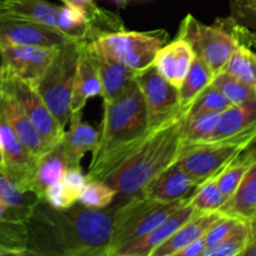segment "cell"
<instances>
[{"mask_svg": "<svg viewBox=\"0 0 256 256\" xmlns=\"http://www.w3.org/2000/svg\"><path fill=\"white\" fill-rule=\"evenodd\" d=\"M114 212L112 205L105 209L80 204L54 209L39 200L25 222L24 255L108 256Z\"/></svg>", "mask_w": 256, "mask_h": 256, "instance_id": "cell-1", "label": "cell"}, {"mask_svg": "<svg viewBox=\"0 0 256 256\" xmlns=\"http://www.w3.org/2000/svg\"><path fill=\"white\" fill-rule=\"evenodd\" d=\"M102 104V130L92 152L86 174L89 180L102 182L146 139L152 129L149 126L144 98L135 79L116 98Z\"/></svg>", "mask_w": 256, "mask_h": 256, "instance_id": "cell-2", "label": "cell"}, {"mask_svg": "<svg viewBox=\"0 0 256 256\" xmlns=\"http://www.w3.org/2000/svg\"><path fill=\"white\" fill-rule=\"evenodd\" d=\"M189 108H182L160 122L146 139L118 164L102 182L116 192L118 202L139 194L159 172L178 162L185 145L184 126Z\"/></svg>", "mask_w": 256, "mask_h": 256, "instance_id": "cell-3", "label": "cell"}, {"mask_svg": "<svg viewBox=\"0 0 256 256\" xmlns=\"http://www.w3.org/2000/svg\"><path fill=\"white\" fill-rule=\"evenodd\" d=\"M189 200L190 196L174 202H159L136 194L118 202L108 256H115L122 246L144 238Z\"/></svg>", "mask_w": 256, "mask_h": 256, "instance_id": "cell-4", "label": "cell"}, {"mask_svg": "<svg viewBox=\"0 0 256 256\" xmlns=\"http://www.w3.org/2000/svg\"><path fill=\"white\" fill-rule=\"evenodd\" d=\"M168 40L169 34L165 30L128 32L124 29L100 34L89 42V46L99 56L140 72L152 66L158 50Z\"/></svg>", "mask_w": 256, "mask_h": 256, "instance_id": "cell-5", "label": "cell"}, {"mask_svg": "<svg viewBox=\"0 0 256 256\" xmlns=\"http://www.w3.org/2000/svg\"><path fill=\"white\" fill-rule=\"evenodd\" d=\"M80 42H69L60 46L52 64L35 85L40 96L62 129H65L72 116L70 102Z\"/></svg>", "mask_w": 256, "mask_h": 256, "instance_id": "cell-6", "label": "cell"}, {"mask_svg": "<svg viewBox=\"0 0 256 256\" xmlns=\"http://www.w3.org/2000/svg\"><path fill=\"white\" fill-rule=\"evenodd\" d=\"M178 36L190 42L195 55L209 66L214 75L222 72L238 46L224 19H218L212 25H205L188 14L180 24Z\"/></svg>", "mask_w": 256, "mask_h": 256, "instance_id": "cell-7", "label": "cell"}, {"mask_svg": "<svg viewBox=\"0 0 256 256\" xmlns=\"http://www.w3.org/2000/svg\"><path fill=\"white\" fill-rule=\"evenodd\" d=\"M2 76V90L14 98L25 114L29 116L34 126L39 132L44 144L45 152L54 149L62 142L65 129H62L52 114L49 108L40 96L36 86L25 80L19 79L14 75L0 72Z\"/></svg>", "mask_w": 256, "mask_h": 256, "instance_id": "cell-8", "label": "cell"}, {"mask_svg": "<svg viewBox=\"0 0 256 256\" xmlns=\"http://www.w3.org/2000/svg\"><path fill=\"white\" fill-rule=\"evenodd\" d=\"M69 42L75 40L68 38L59 30L0 10V46L32 45L60 48Z\"/></svg>", "mask_w": 256, "mask_h": 256, "instance_id": "cell-9", "label": "cell"}, {"mask_svg": "<svg viewBox=\"0 0 256 256\" xmlns=\"http://www.w3.org/2000/svg\"><path fill=\"white\" fill-rule=\"evenodd\" d=\"M59 48L32 45H2L0 72L36 85L52 64Z\"/></svg>", "mask_w": 256, "mask_h": 256, "instance_id": "cell-10", "label": "cell"}, {"mask_svg": "<svg viewBox=\"0 0 256 256\" xmlns=\"http://www.w3.org/2000/svg\"><path fill=\"white\" fill-rule=\"evenodd\" d=\"M135 82L144 98L150 128L159 125L179 109V89L168 82L154 65L138 72Z\"/></svg>", "mask_w": 256, "mask_h": 256, "instance_id": "cell-11", "label": "cell"}, {"mask_svg": "<svg viewBox=\"0 0 256 256\" xmlns=\"http://www.w3.org/2000/svg\"><path fill=\"white\" fill-rule=\"evenodd\" d=\"M0 168L9 179L30 192L36 159L29 154L0 112Z\"/></svg>", "mask_w": 256, "mask_h": 256, "instance_id": "cell-12", "label": "cell"}, {"mask_svg": "<svg viewBox=\"0 0 256 256\" xmlns=\"http://www.w3.org/2000/svg\"><path fill=\"white\" fill-rule=\"evenodd\" d=\"M198 182L175 162L152 178L139 194L159 202H174L190 196Z\"/></svg>", "mask_w": 256, "mask_h": 256, "instance_id": "cell-13", "label": "cell"}, {"mask_svg": "<svg viewBox=\"0 0 256 256\" xmlns=\"http://www.w3.org/2000/svg\"><path fill=\"white\" fill-rule=\"evenodd\" d=\"M195 52L188 40L178 36L158 50L152 65L168 82L179 89L194 62Z\"/></svg>", "mask_w": 256, "mask_h": 256, "instance_id": "cell-14", "label": "cell"}, {"mask_svg": "<svg viewBox=\"0 0 256 256\" xmlns=\"http://www.w3.org/2000/svg\"><path fill=\"white\" fill-rule=\"evenodd\" d=\"M102 92L99 72L95 62V56L89 46V42H80L79 59L75 72L74 85H72L70 112H82L89 99L95 98Z\"/></svg>", "mask_w": 256, "mask_h": 256, "instance_id": "cell-15", "label": "cell"}, {"mask_svg": "<svg viewBox=\"0 0 256 256\" xmlns=\"http://www.w3.org/2000/svg\"><path fill=\"white\" fill-rule=\"evenodd\" d=\"M195 214L196 212L190 204L189 200L186 204L179 208L172 215H169L164 222H160L155 229H152L144 238L129 245H125L122 249L118 250L115 256H150L159 245L169 239L179 228L189 222Z\"/></svg>", "mask_w": 256, "mask_h": 256, "instance_id": "cell-16", "label": "cell"}, {"mask_svg": "<svg viewBox=\"0 0 256 256\" xmlns=\"http://www.w3.org/2000/svg\"><path fill=\"white\" fill-rule=\"evenodd\" d=\"M0 112L4 115L5 120L20 140L22 146L29 152L32 156L38 160L46 152L39 132L29 116L25 114L24 109L14 98L4 92H0Z\"/></svg>", "mask_w": 256, "mask_h": 256, "instance_id": "cell-17", "label": "cell"}, {"mask_svg": "<svg viewBox=\"0 0 256 256\" xmlns=\"http://www.w3.org/2000/svg\"><path fill=\"white\" fill-rule=\"evenodd\" d=\"M99 140V132L88 122H82V112L72 114L69 129L65 130L60 146L66 159L68 168H80V162L88 152L95 149Z\"/></svg>", "mask_w": 256, "mask_h": 256, "instance_id": "cell-18", "label": "cell"}, {"mask_svg": "<svg viewBox=\"0 0 256 256\" xmlns=\"http://www.w3.org/2000/svg\"><path fill=\"white\" fill-rule=\"evenodd\" d=\"M224 215L220 210L212 212H196L168 240L156 248L150 256H176L184 248L199 238L204 236L208 230Z\"/></svg>", "mask_w": 256, "mask_h": 256, "instance_id": "cell-19", "label": "cell"}, {"mask_svg": "<svg viewBox=\"0 0 256 256\" xmlns=\"http://www.w3.org/2000/svg\"><path fill=\"white\" fill-rule=\"evenodd\" d=\"M68 164L60 144L42 154L36 160L34 174L30 182V192L39 200L44 199L45 190L62 180Z\"/></svg>", "mask_w": 256, "mask_h": 256, "instance_id": "cell-20", "label": "cell"}, {"mask_svg": "<svg viewBox=\"0 0 256 256\" xmlns=\"http://www.w3.org/2000/svg\"><path fill=\"white\" fill-rule=\"evenodd\" d=\"M220 212L244 220L256 218V162L248 170L232 196L220 208Z\"/></svg>", "mask_w": 256, "mask_h": 256, "instance_id": "cell-21", "label": "cell"}, {"mask_svg": "<svg viewBox=\"0 0 256 256\" xmlns=\"http://www.w3.org/2000/svg\"><path fill=\"white\" fill-rule=\"evenodd\" d=\"M92 54H94L95 62H96L100 85H102L100 96L102 98V102H110L112 99L116 98L120 92H124L125 88L135 79L138 72L132 69H128L126 66L114 62V60L99 56L94 52Z\"/></svg>", "mask_w": 256, "mask_h": 256, "instance_id": "cell-22", "label": "cell"}, {"mask_svg": "<svg viewBox=\"0 0 256 256\" xmlns=\"http://www.w3.org/2000/svg\"><path fill=\"white\" fill-rule=\"evenodd\" d=\"M214 76V72L209 69V66L195 55L189 72L179 88L180 106L190 108L194 100L212 84Z\"/></svg>", "mask_w": 256, "mask_h": 256, "instance_id": "cell-23", "label": "cell"}, {"mask_svg": "<svg viewBox=\"0 0 256 256\" xmlns=\"http://www.w3.org/2000/svg\"><path fill=\"white\" fill-rule=\"evenodd\" d=\"M254 120H256V100L242 105H232L220 114L219 122L210 140H219L229 136Z\"/></svg>", "mask_w": 256, "mask_h": 256, "instance_id": "cell-24", "label": "cell"}, {"mask_svg": "<svg viewBox=\"0 0 256 256\" xmlns=\"http://www.w3.org/2000/svg\"><path fill=\"white\" fill-rule=\"evenodd\" d=\"M256 162V148L248 149L244 152L235 158L230 164H228L219 174L215 176L220 192H222L226 200L232 195V192L239 186L240 182L246 174L248 170Z\"/></svg>", "mask_w": 256, "mask_h": 256, "instance_id": "cell-25", "label": "cell"}, {"mask_svg": "<svg viewBox=\"0 0 256 256\" xmlns=\"http://www.w3.org/2000/svg\"><path fill=\"white\" fill-rule=\"evenodd\" d=\"M220 112H202L189 114L184 126V136L186 144L204 142L210 140L219 122Z\"/></svg>", "mask_w": 256, "mask_h": 256, "instance_id": "cell-26", "label": "cell"}, {"mask_svg": "<svg viewBox=\"0 0 256 256\" xmlns=\"http://www.w3.org/2000/svg\"><path fill=\"white\" fill-rule=\"evenodd\" d=\"M249 222L239 219L232 232L222 242L212 249L205 250L202 256H238L242 255L249 242Z\"/></svg>", "mask_w": 256, "mask_h": 256, "instance_id": "cell-27", "label": "cell"}, {"mask_svg": "<svg viewBox=\"0 0 256 256\" xmlns=\"http://www.w3.org/2000/svg\"><path fill=\"white\" fill-rule=\"evenodd\" d=\"M222 72H226V74L255 88L256 59L246 48L238 44Z\"/></svg>", "mask_w": 256, "mask_h": 256, "instance_id": "cell-28", "label": "cell"}, {"mask_svg": "<svg viewBox=\"0 0 256 256\" xmlns=\"http://www.w3.org/2000/svg\"><path fill=\"white\" fill-rule=\"evenodd\" d=\"M212 84L216 86L232 105H242L256 100V89L254 86L226 72H219L215 75Z\"/></svg>", "mask_w": 256, "mask_h": 256, "instance_id": "cell-29", "label": "cell"}, {"mask_svg": "<svg viewBox=\"0 0 256 256\" xmlns=\"http://www.w3.org/2000/svg\"><path fill=\"white\" fill-rule=\"evenodd\" d=\"M225 202L226 198L220 192L215 178L202 182L190 195V204L196 212H218Z\"/></svg>", "mask_w": 256, "mask_h": 256, "instance_id": "cell-30", "label": "cell"}, {"mask_svg": "<svg viewBox=\"0 0 256 256\" xmlns=\"http://www.w3.org/2000/svg\"><path fill=\"white\" fill-rule=\"evenodd\" d=\"M116 199V192L102 180H89L84 192L80 195L78 204L92 209L109 208Z\"/></svg>", "mask_w": 256, "mask_h": 256, "instance_id": "cell-31", "label": "cell"}, {"mask_svg": "<svg viewBox=\"0 0 256 256\" xmlns=\"http://www.w3.org/2000/svg\"><path fill=\"white\" fill-rule=\"evenodd\" d=\"M232 105V104L228 100V98L216 86L210 84L190 105L189 114H196V112H214L222 114Z\"/></svg>", "mask_w": 256, "mask_h": 256, "instance_id": "cell-32", "label": "cell"}, {"mask_svg": "<svg viewBox=\"0 0 256 256\" xmlns=\"http://www.w3.org/2000/svg\"><path fill=\"white\" fill-rule=\"evenodd\" d=\"M240 218L232 216V215L224 214L205 234V244H206V250L216 246L219 242H222L225 238L228 236L232 228L236 225Z\"/></svg>", "mask_w": 256, "mask_h": 256, "instance_id": "cell-33", "label": "cell"}, {"mask_svg": "<svg viewBox=\"0 0 256 256\" xmlns=\"http://www.w3.org/2000/svg\"><path fill=\"white\" fill-rule=\"evenodd\" d=\"M62 182L69 194L70 199L76 204L80 195L88 184V176L82 174L80 168H66L62 178Z\"/></svg>", "mask_w": 256, "mask_h": 256, "instance_id": "cell-34", "label": "cell"}, {"mask_svg": "<svg viewBox=\"0 0 256 256\" xmlns=\"http://www.w3.org/2000/svg\"><path fill=\"white\" fill-rule=\"evenodd\" d=\"M205 250H206V244H205L204 235V236L199 238L198 240L192 242V244L188 245L186 248H184L176 256H202Z\"/></svg>", "mask_w": 256, "mask_h": 256, "instance_id": "cell-35", "label": "cell"}, {"mask_svg": "<svg viewBox=\"0 0 256 256\" xmlns=\"http://www.w3.org/2000/svg\"><path fill=\"white\" fill-rule=\"evenodd\" d=\"M232 2L240 14L256 20V0H232Z\"/></svg>", "mask_w": 256, "mask_h": 256, "instance_id": "cell-36", "label": "cell"}, {"mask_svg": "<svg viewBox=\"0 0 256 256\" xmlns=\"http://www.w3.org/2000/svg\"><path fill=\"white\" fill-rule=\"evenodd\" d=\"M249 222V242H248L246 248H245L242 255L244 256H256V218L252 220H248Z\"/></svg>", "mask_w": 256, "mask_h": 256, "instance_id": "cell-37", "label": "cell"}, {"mask_svg": "<svg viewBox=\"0 0 256 256\" xmlns=\"http://www.w3.org/2000/svg\"><path fill=\"white\" fill-rule=\"evenodd\" d=\"M10 220V222H24L25 219H22L20 215H18L16 212H14L12 210H10L9 208L5 206L2 202H0V222L2 220Z\"/></svg>", "mask_w": 256, "mask_h": 256, "instance_id": "cell-38", "label": "cell"}, {"mask_svg": "<svg viewBox=\"0 0 256 256\" xmlns=\"http://www.w3.org/2000/svg\"><path fill=\"white\" fill-rule=\"evenodd\" d=\"M2 255H12V250L8 249V248L0 245V256H2Z\"/></svg>", "mask_w": 256, "mask_h": 256, "instance_id": "cell-39", "label": "cell"}, {"mask_svg": "<svg viewBox=\"0 0 256 256\" xmlns=\"http://www.w3.org/2000/svg\"><path fill=\"white\" fill-rule=\"evenodd\" d=\"M4 2H5V0H0V8H2V5H4Z\"/></svg>", "mask_w": 256, "mask_h": 256, "instance_id": "cell-40", "label": "cell"}, {"mask_svg": "<svg viewBox=\"0 0 256 256\" xmlns=\"http://www.w3.org/2000/svg\"><path fill=\"white\" fill-rule=\"evenodd\" d=\"M0 90H2V76H0Z\"/></svg>", "mask_w": 256, "mask_h": 256, "instance_id": "cell-41", "label": "cell"}, {"mask_svg": "<svg viewBox=\"0 0 256 256\" xmlns=\"http://www.w3.org/2000/svg\"><path fill=\"white\" fill-rule=\"evenodd\" d=\"M62 2H64V4H68V0H62Z\"/></svg>", "mask_w": 256, "mask_h": 256, "instance_id": "cell-42", "label": "cell"}, {"mask_svg": "<svg viewBox=\"0 0 256 256\" xmlns=\"http://www.w3.org/2000/svg\"><path fill=\"white\" fill-rule=\"evenodd\" d=\"M0 170H2V168H0Z\"/></svg>", "mask_w": 256, "mask_h": 256, "instance_id": "cell-43", "label": "cell"}, {"mask_svg": "<svg viewBox=\"0 0 256 256\" xmlns=\"http://www.w3.org/2000/svg\"><path fill=\"white\" fill-rule=\"evenodd\" d=\"M255 89H256V85H255Z\"/></svg>", "mask_w": 256, "mask_h": 256, "instance_id": "cell-44", "label": "cell"}, {"mask_svg": "<svg viewBox=\"0 0 256 256\" xmlns=\"http://www.w3.org/2000/svg\"><path fill=\"white\" fill-rule=\"evenodd\" d=\"M0 172H2V170H0Z\"/></svg>", "mask_w": 256, "mask_h": 256, "instance_id": "cell-45", "label": "cell"}]
</instances>
